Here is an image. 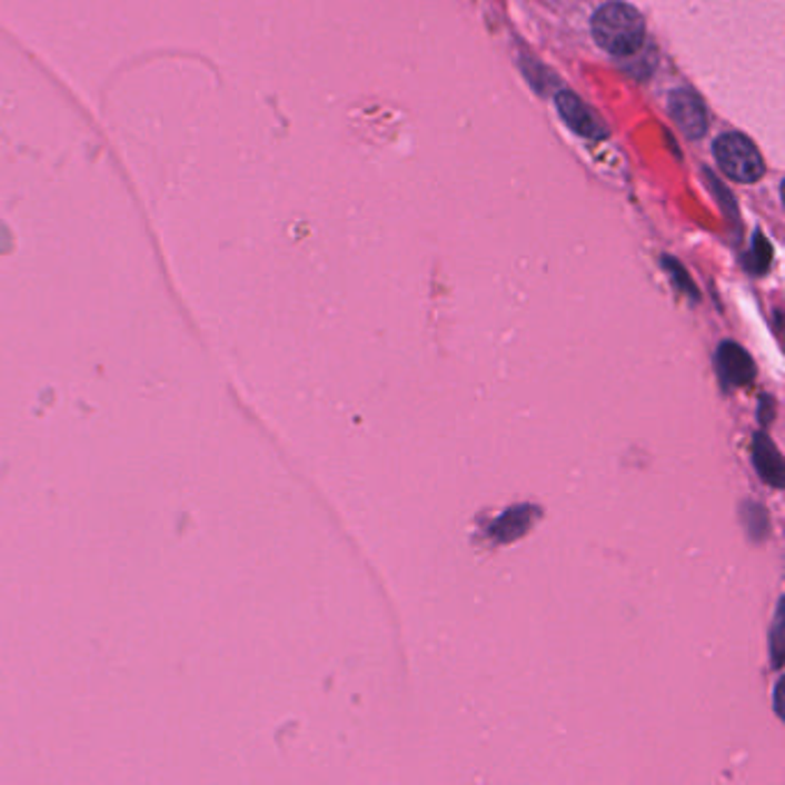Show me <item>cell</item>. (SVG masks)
Listing matches in <instances>:
<instances>
[{
  "label": "cell",
  "mask_w": 785,
  "mask_h": 785,
  "mask_svg": "<svg viewBox=\"0 0 785 785\" xmlns=\"http://www.w3.org/2000/svg\"><path fill=\"white\" fill-rule=\"evenodd\" d=\"M555 107H558L560 118L565 125L572 129L574 135L587 139V141H602L608 139V127L606 122L597 116L593 107H587L580 97H576L572 90H560L555 95Z\"/></svg>",
  "instance_id": "obj_3"
},
{
  "label": "cell",
  "mask_w": 785,
  "mask_h": 785,
  "mask_svg": "<svg viewBox=\"0 0 785 785\" xmlns=\"http://www.w3.org/2000/svg\"><path fill=\"white\" fill-rule=\"evenodd\" d=\"M593 38L610 56L629 58L643 49L647 26L636 8L613 0V3H606L595 12Z\"/></svg>",
  "instance_id": "obj_1"
},
{
  "label": "cell",
  "mask_w": 785,
  "mask_h": 785,
  "mask_svg": "<svg viewBox=\"0 0 785 785\" xmlns=\"http://www.w3.org/2000/svg\"><path fill=\"white\" fill-rule=\"evenodd\" d=\"M783 615H781V604L776 608V617H774V625H772V632H769V652H772V666L778 670L781 664H783Z\"/></svg>",
  "instance_id": "obj_10"
},
{
  "label": "cell",
  "mask_w": 785,
  "mask_h": 785,
  "mask_svg": "<svg viewBox=\"0 0 785 785\" xmlns=\"http://www.w3.org/2000/svg\"><path fill=\"white\" fill-rule=\"evenodd\" d=\"M664 266H666L668 275L673 277L675 288H679L682 292H686V296H689V298L698 300V288H696V284L689 279V275H686V270L677 264V260H673V258H664Z\"/></svg>",
  "instance_id": "obj_9"
},
{
  "label": "cell",
  "mask_w": 785,
  "mask_h": 785,
  "mask_svg": "<svg viewBox=\"0 0 785 785\" xmlns=\"http://www.w3.org/2000/svg\"><path fill=\"white\" fill-rule=\"evenodd\" d=\"M668 113L686 139L705 137L709 120H707V109L696 90L692 88L673 90L668 97Z\"/></svg>",
  "instance_id": "obj_4"
},
{
  "label": "cell",
  "mask_w": 785,
  "mask_h": 785,
  "mask_svg": "<svg viewBox=\"0 0 785 785\" xmlns=\"http://www.w3.org/2000/svg\"><path fill=\"white\" fill-rule=\"evenodd\" d=\"M714 365L716 374L722 378V385L726 389H737L754 382L756 378V362L754 357L748 355L746 348H742L737 341H722L714 352Z\"/></svg>",
  "instance_id": "obj_5"
},
{
  "label": "cell",
  "mask_w": 785,
  "mask_h": 785,
  "mask_svg": "<svg viewBox=\"0 0 785 785\" xmlns=\"http://www.w3.org/2000/svg\"><path fill=\"white\" fill-rule=\"evenodd\" d=\"M756 258H758L756 272H765L769 268V245L761 236H756Z\"/></svg>",
  "instance_id": "obj_11"
},
{
  "label": "cell",
  "mask_w": 785,
  "mask_h": 785,
  "mask_svg": "<svg viewBox=\"0 0 785 785\" xmlns=\"http://www.w3.org/2000/svg\"><path fill=\"white\" fill-rule=\"evenodd\" d=\"M539 516H541V509L537 505H516L490 523L488 535L500 544L516 541L535 526Z\"/></svg>",
  "instance_id": "obj_6"
},
{
  "label": "cell",
  "mask_w": 785,
  "mask_h": 785,
  "mask_svg": "<svg viewBox=\"0 0 785 785\" xmlns=\"http://www.w3.org/2000/svg\"><path fill=\"white\" fill-rule=\"evenodd\" d=\"M742 520L748 537H754L756 541L765 539L769 535V514L761 503H744L742 505Z\"/></svg>",
  "instance_id": "obj_8"
},
{
  "label": "cell",
  "mask_w": 785,
  "mask_h": 785,
  "mask_svg": "<svg viewBox=\"0 0 785 785\" xmlns=\"http://www.w3.org/2000/svg\"><path fill=\"white\" fill-rule=\"evenodd\" d=\"M714 159L722 173L739 185H754L765 176L761 150L739 132H726L714 139Z\"/></svg>",
  "instance_id": "obj_2"
},
{
  "label": "cell",
  "mask_w": 785,
  "mask_h": 785,
  "mask_svg": "<svg viewBox=\"0 0 785 785\" xmlns=\"http://www.w3.org/2000/svg\"><path fill=\"white\" fill-rule=\"evenodd\" d=\"M751 456H754V466L761 475V479L765 484H769L772 488H781L783 486V456L778 451V447L774 445V440L765 434L758 431L754 436V445H751Z\"/></svg>",
  "instance_id": "obj_7"
}]
</instances>
